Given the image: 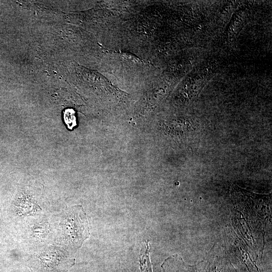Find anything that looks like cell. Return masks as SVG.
I'll use <instances>...</instances> for the list:
<instances>
[{"label":"cell","mask_w":272,"mask_h":272,"mask_svg":"<svg viewBox=\"0 0 272 272\" xmlns=\"http://www.w3.org/2000/svg\"><path fill=\"white\" fill-rule=\"evenodd\" d=\"M140 264L141 272H153L149 256V246L147 242L146 248L140 256Z\"/></svg>","instance_id":"5b68a950"},{"label":"cell","mask_w":272,"mask_h":272,"mask_svg":"<svg viewBox=\"0 0 272 272\" xmlns=\"http://www.w3.org/2000/svg\"><path fill=\"white\" fill-rule=\"evenodd\" d=\"M63 233L66 242L79 247L89 235L85 213L81 206L71 208L62 223Z\"/></svg>","instance_id":"7a4b0ae2"},{"label":"cell","mask_w":272,"mask_h":272,"mask_svg":"<svg viewBox=\"0 0 272 272\" xmlns=\"http://www.w3.org/2000/svg\"><path fill=\"white\" fill-rule=\"evenodd\" d=\"M196 265L199 272H234V268L223 254L213 252Z\"/></svg>","instance_id":"3957f363"},{"label":"cell","mask_w":272,"mask_h":272,"mask_svg":"<svg viewBox=\"0 0 272 272\" xmlns=\"http://www.w3.org/2000/svg\"><path fill=\"white\" fill-rule=\"evenodd\" d=\"M75 263V259L67 257L57 247H49L30 260L28 266L32 272H67Z\"/></svg>","instance_id":"6da1fadb"},{"label":"cell","mask_w":272,"mask_h":272,"mask_svg":"<svg viewBox=\"0 0 272 272\" xmlns=\"http://www.w3.org/2000/svg\"><path fill=\"white\" fill-rule=\"evenodd\" d=\"M163 272H199L196 265H189L177 254L166 258L161 265Z\"/></svg>","instance_id":"277c9868"},{"label":"cell","mask_w":272,"mask_h":272,"mask_svg":"<svg viewBox=\"0 0 272 272\" xmlns=\"http://www.w3.org/2000/svg\"><path fill=\"white\" fill-rule=\"evenodd\" d=\"M75 112L72 109H66L64 111V121L69 128H72L76 124Z\"/></svg>","instance_id":"8992f818"}]
</instances>
